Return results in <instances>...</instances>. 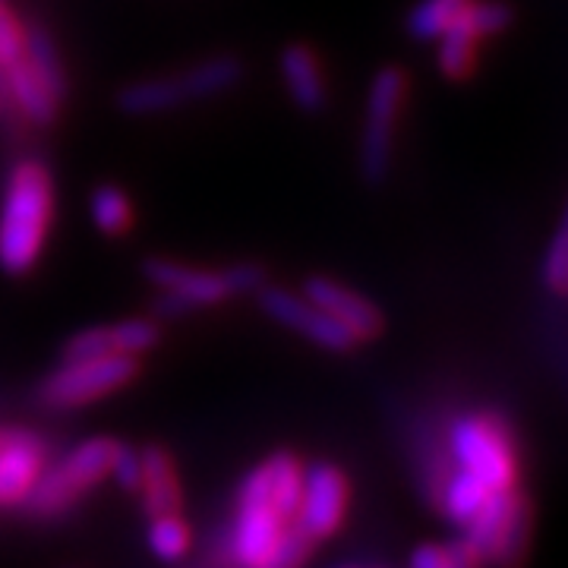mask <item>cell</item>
Returning <instances> with one entry per match:
<instances>
[{
  "instance_id": "6da1fadb",
  "label": "cell",
  "mask_w": 568,
  "mask_h": 568,
  "mask_svg": "<svg viewBox=\"0 0 568 568\" xmlns=\"http://www.w3.org/2000/svg\"><path fill=\"white\" fill-rule=\"evenodd\" d=\"M54 215V181L41 162H20L3 190L0 203V268L22 275L39 263L41 246Z\"/></svg>"
},
{
  "instance_id": "7a4b0ae2",
  "label": "cell",
  "mask_w": 568,
  "mask_h": 568,
  "mask_svg": "<svg viewBox=\"0 0 568 568\" xmlns=\"http://www.w3.org/2000/svg\"><path fill=\"white\" fill-rule=\"evenodd\" d=\"M448 452L455 467L484 480L493 493L515 487L518 458L515 439L503 417L496 414H465L448 426Z\"/></svg>"
},
{
  "instance_id": "3957f363",
  "label": "cell",
  "mask_w": 568,
  "mask_h": 568,
  "mask_svg": "<svg viewBox=\"0 0 568 568\" xmlns=\"http://www.w3.org/2000/svg\"><path fill=\"white\" fill-rule=\"evenodd\" d=\"M462 528L467 544L484 559V566L518 568L530 544L528 496L515 487L496 489Z\"/></svg>"
},
{
  "instance_id": "277c9868",
  "label": "cell",
  "mask_w": 568,
  "mask_h": 568,
  "mask_svg": "<svg viewBox=\"0 0 568 568\" xmlns=\"http://www.w3.org/2000/svg\"><path fill=\"white\" fill-rule=\"evenodd\" d=\"M297 518H287L278 503L268 493L263 465H256L237 489V508H234V525L227 537V549L237 568H260L268 559V552L282 540V534Z\"/></svg>"
},
{
  "instance_id": "5b68a950",
  "label": "cell",
  "mask_w": 568,
  "mask_h": 568,
  "mask_svg": "<svg viewBox=\"0 0 568 568\" xmlns=\"http://www.w3.org/2000/svg\"><path fill=\"white\" fill-rule=\"evenodd\" d=\"M118 446H121L118 439L95 436V439H85L77 448H70L63 462L39 474L36 487L26 499L29 511L51 518V515H61L63 508L73 506L82 493H89L92 487H99L104 477H111Z\"/></svg>"
},
{
  "instance_id": "8992f818",
  "label": "cell",
  "mask_w": 568,
  "mask_h": 568,
  "mask_svg": "<svg viewBox=\"0 0 568 568\" xmlns=\"http://www.w3.org/2000/svg\"><path fill=\"white\" fill-rule=\"evenodd\" d=\"M244 77V63L234 58H215V61H203L190 67L178 80H145L126 85L118 104L126 114H162L171 108L193 102V99H205V95H219L227 92L234 82Z\"/></svg>"
},
{
  "instance_id": "52a82bcc",
  "label": "cell",
  "mask_w": 568,
  "mask_h": 568,
  "mask_svg": "<svg viewBox=\"0 0 568 568\" xmlns=\"http://www.w3.org/2000/svg\"><path fill=\"white\" fill-rule=\"evenodd\" d=\"M142 275L152 284H159L162 291L178 294L190 310L193 306L219 304L231 294L256 291L265 282V268L256 263H241L222 268V272H209V268H190V265L171 263V260H162V256L145 260Z\"/></svg>"
},
{
  "instance_id": "ba28073f",
  "label": "cell",
  "mask_w": 568,
  "mask_h": 568,
  "mask_svg": "<svg viewBox=\"0 0 568 568\" xmlns=\"http://www.w3.org/2000/svg\"><path fill=\"white\" fill-rule=\"evenodd\" d=\"M407 99V73L402 67H383L366 95L364 140H361V171L369 183H383L392 164L395 123Z\"/></svg>"
},
{
  "instance_id": "9c48e42d",
  "label": "cell",
  "mask_w": 568,
  "mask_h": 568,
  "mask_svg": "<svg viewBox=\"0 0 568 568\" xmlns=\"http://www.w3.org/2000/svg\"><path fill=\"white\" fill-rule=\"evenodd\" d=\"M140 369L133 354H104L85 361H63L39 388V398L48 407H77L102 398L114 388H123Z\"/></svg>"
},
{
  "instance_id": "30bf717a",
  "label": "cell",
  "mask_w": 568,
  "mask_h": 568,
  "mask_svg": "<svg viewBox=\"0 0 568 568\" xmlns=\"http://www.w3.org/2000/svg\"><path fill=\"white\" fill-rule=\"evenodd\" d=\"M347 515V477L328 462L304 467L297 525L320 544L342 528Z\"/></svg>"
},
{
  "instance_id": "8fae6325",
  "label": "cell",
  "mask_w": 568,
  "mask_h": 568,
  "mask_svg": "<svg viewBox=\"0 0 568 568\" xmlns=\"http://www.w3.org/2000/svg\"><path fill=\"white\" fill-rule=\"evenodd\" d=\"M260 304H263V310L272 320H278L291 332L310 338L313 345L328 347V351H351V347L357 345V338L338 320H332L325 310L310 304L306 297H297V294L284 291V287H265L263 294H260Z\"/></svg>"
},
{
  "instance_id": "7c38bea8",
  "label": "cell",
  "mask_w": 568,
  "mask_h": 568,
  "mask_svg": "<svg viewBox=\"0 0 568 568\" xmlns=\"http://www.w3.org/2000/svg\"><path fill=\"white\" fill-rule=\"evenodd\" d=\"M304 297L310 304L325 310L332 320H338L357 342H369L383 332V313L376 310V304L366 301L364 294L345 287V284L313 275V278H306Z\"/></svg>"
},
{
  "instance_id": "4fadbf2b",
  "label": "cell",
  "mask_w": 568,
  "mask_h": 568,
  "mask_svg": "<svg viewBox=\"0 0 568 568\" xmlns=\"http://www.w3.org/2000/svg\"><path fill=\"white\" fill-rule=\"evenodd\" d=\"M44 470V446L32 433H0V508L22 506Z\"/></svg>"
},
{
  "instance_id": "5bb4252c",
  "label": "cell",
  "mask_w": 568,
  "mask_h": 568,
  "mask_svg": "<svg viewBox=\"0 0 568 568\" xmlns=\"http://www.w3.org/2000/svg\"><path fill=\"white\" fill-rule=\"evenodd\" d=\"M142 508L149 518L181 511V480L178 467L171 462L168 448L149 446L142 448V484H140Z\"/></svg>"
},
{
  "instance_id": "9a60e30c",
  "label": "cell",
  "mask_w": 568,
  "mask_h": 568,
  "mask_svg": "<svg viewBox=\"0 0 568 568\" xmlns=\"http://www.w3.org/2000/svg\"><path fill=\"white\" fill-rule=\"evenodd\" d=\"M282 77L284 85H287V92H291V99H294V104H297L301 111H306V114L323 111L325 99H328L323 67H320L316 54H313L306 44H287V48H284Z\"/></svg>"
},
{
  "instance_id": "2e32d148",
  "label": "cell",
  "mask_w": 568,
  "mask_h": 568,
  "mask_svg": "<svg viewBox=\"0 0 568 568\" xmlns=\"http://www.w3.org/2000/svg\"><path fill=\"white\" fill-rule=\"evenodd\" d=\"M7 82H10V92H13V99H17L20 111L29 121H36L39 126L54 123V118H58V104L61 102L48 92V85L36 77V70H32L29 63H10V67H7Z\"/></svg>"
},
{
  "instance_id": "e0dca14e",
  "label": "cell",
  "mask_w": 568,
  "mask_h": 568,
  "mask_svg": "<svg viewBox=\"0 0 568 568\" xmlns=\"http://www.w3.org/2000/svg\"><path fill=\"white\" fill-rule=\"evenodd\" d=\"M489 493L493 489L484 480H477L474 474H467L462 467H455L446 480H439V503H443V511H446L448 521H455L458 528L467 525L477 515V508L487 503Z\"/></svg>"
},
{
  "instance_id": "ac0fdd59",
  "label": "cell",
  "mask_w": 568,
  "mask_h": 568,
  "mask_svg": "<svg viewBox=\"0 0 568 568\" xmlns=\"http://www.w3.org/2000/svg\"><path fill=\"white\" fill-rule=\"evenodd\" d=\"M467 7L470 0H420L407 17V36L417 41H436L465 17Z\"/></svg>"
},
{
  "instance_id": "d6986e66",
  "label": "cell",
  "mask_w": 568,
  "mask_h": 568,
  "mask_svg": "<svg viewBox=\"0 0 568 568\" xmlns=\"http://www.w3.org/2000/svg\"><path fill=\"white\" fill-rule=\"evenodd\" d=\"M22 61L36 70V77L48 85V92L61 102L63 95H67L61 54H58V48H54L51 36H48L44 29H39V26L26 32V54H22Z\"/></svg>"
},
{
  "instance_id": "ffe728a7",
  "label": "cell",
  "mask_w": 568,
  "mask_h": 568,
  "mask_svg": "<svg viewBox=\"0 0 568 568\" xmlns=\"http://www.w3.org/2000/svg\"><path fill=\"white\" fill-rule=\"evenodd\" d=\"M145 544H149L155 559H162V562H181L183 556L190 552L193 534H190V525L181 518V511H171V515L149 518Z\"/></svg>"
},
{
  "instance_id": "44dd1931",
  "label": "cell",
  "mask_w": 568,
  "mask_h": 568,
  "mask_svg": "<svg viewBox=\"0 0 568 568\" xmlns=\"http://www.w3.org/2000/svg\"><path fill=\"white\" fill-rule=\"evenodd\" d=\"M89 209H92V222L95 227L108 234V237H121L130 231L133 224V205H130V196L123 193L121 186L114 183H102L95 186L92 200H89Z\"/></svg>"
},
{
  "instance_id": "7402d4cb",
  "label": "cell",
  "mask_w": 568,
  "mask_h": 568,
  "mask_svg": "<svg viewBox=\"0 0 568 568\" xmlns=\"http://www.w3.org/2000/svg\"><path fill=\"white\" fill-rule=\"evenodd\" d=\"M436 41H439V70L448 80H467L477 63V41L480 39L458 20Z\"/></svg>"
},
{
  "instance_id": "603a6c76",
  "label": "cell",
  "mask_w": 568,
  "mask_h": 568,
  "mask_svg": "<svg viewBox=\"0 0 568 568\" xmlns=\"http://www.w3.org/2000/svg\"><path fill=\"white\" fill-rule=\"evenodd\" d=\"M410 568H484V559L477 549L467 544L465 537L455 544H424L410 552Z\"/></svg>"
},
{
  "instance_id": "cb8c5ba5",
  "label": "cell",
  "mask_w": 568,
  "mask_h": 568,
  "mask_svg": "<svg viewBox=\"0 0 568 568\" xmlns=\"http://www.w3.org/2000/svg\"><path fill=\"white\" fill-rule=\"evenodd\" d=\"M111 328V342H114V354H145L159 345L162 338V328L155 320H123L118 325H108Z\"/></svg>"
},
{
  "instance_id": "d4e9b609",
  "label": "cell",
  "mask_w": 568,
  "mask_h": 568,
  "mask_svg": "<svg viewBox=\"0 0 568 568\" xmlns=\"http://www.w3.org/2000/svg\"><path fill=\"white\" fill-rule=\"evenodd\" d=\"M462 22L477 39H493L511 26V7L503 0H470Z\"/></svg>"
},
{
  "instance_id": "484cf974",
  "label": "cell",
  "mask_w": 568,
  "mask_h": 568,
  "mask_svg": "<svg viewBox=\"0 0 568 568\" xmlns=\"http://www.w3.org/2000/svg\"><path fill=\"white\" fill-rule=\"evenodd\" d=\"M63 361H85V357H104L114 354V342H111V328L99 325V328H82L77 332L67 345L61 347Z\"/></svg>"
},
{
  "instance_id": "4316f807",
  "label": "cell",
  "mask_w": 568,
  "mask_h": 568,
  "mask_svg": "<svg viewBox=\"0 0 568 568\" xmlns=\"http://www.w3.org/2000/svg\"><path fill=\"white\" fill-rule=\"evenodd\" d=\"M544 282L556 291L566 294L568 287V227L566 222L559 224V231L549 241L547 256H544Z\"/></svg>"
},
{
  "instance_id": "83f0119b",
  "label": "cell",
  "mask_w": 568,
  "mask_h": 568,
  "mask_svg": "<svg viewBox=\"0 0 568 568\" xmlns=\"http://www.w3.org/2000/svg\"><path fill=\"white\" fill-rule=\"evenodd\" d=\"M22 54H26V32L20 20L7 7H0V67L7 70L10 63L22 61Z\"/></svg>"
},
{
  "instance_id": "f1b7e54d",
  "label": "cell",
  "mask_w": 568,
  "mask_h": 568,
  "mask_svg": "<svg viewBox=\"0 0 568 568\" xmlns=\"http://www.w3.org/2000/svg\"><path fill=\"white\" fill-rule=\"evenodd\" d=\"M111 477L121 484V489L126 493H140L142 484V452H136L133 446H118L114 452V465H111Z\"/></svg>"
},
{
  "instance_id": "f546056e",
  "label": "cell",
  "mask_w": 568,
  "mask_h": 568,
  "mask_svg": "<svg viewBox=\"0 0 568 568\" xmlns=\"http://www.w3.org/2000/svg\"><path fill=\"white\" fill-rule=\"evenodd\" d=\"M338 568H364V566H338Z\"/></svg>"
}]
</instances>
